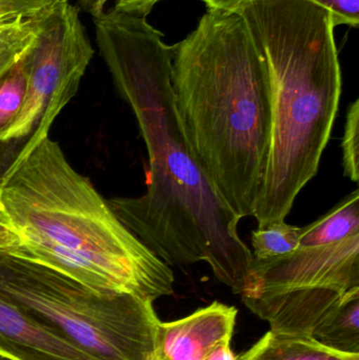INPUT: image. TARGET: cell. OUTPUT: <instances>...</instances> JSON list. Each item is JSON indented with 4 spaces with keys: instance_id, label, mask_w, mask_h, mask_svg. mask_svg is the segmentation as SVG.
I'll list each match as a JSON object with an SVG mask.
<instances>
[{
    "instance_id": "22",
    "label": "cell",
    "mask_w": 359,
    "mask_h": 360,
    "mask_svg": "<svg viewBox=\"0 0 359 360\" xmlns=\"http://www.w3.org/2000/svg\"><path fill=\"white\" fill-rule=\"evenodd\" d=\"M208 10L223 11V12L237 13L247 4L255 0H202Z\"/></svg>"
},
{
    "instance_id": "16",
    "label": "cell",
    "mask_w": 359,
    "mask_h": 360,
    "mask_svg": "<svg viewBox=\"0 0 359 360\" xmlns=\"http://www.w3.org/2000/svg\"><path fill=\"white\" fill-rule=\"evenodd\" d=\"M343 168L345 176L353 182L359 180V99L350 103L346 117L343 141Z\"/></svg>"
},
{
    "instance_id": "20",
    "label": "cell",
    "mask_w": 359,
    "mask_h": 360,
    "mask_svg": "<svg viewBox=\"0 0 359 360\" xmlns=\"http://www.w3.org/2000/svg\"><path fill=\"white\" fill-rule=\"evenodd\" d=\"M160 0H115L113 10L136 16L147 17Z\"/></svg>"
},
{
    "instance_id": "15",
    "label": "cell",
    "mask_w": 359,
    "mask_h": 360,
    "mask_svg": "<svg viewBox=\"0 0 359 360\" xmlns=\"http://www.w3.org/2000/svg\"><path fill=\"white\" fill-rule=\"evenodd\" d=\"M303 228L291 226L285 220L273 221L253 231L251 243L253 258L270 259L292 253L299 249Z\"/></svg>"
},
{
    "instance_id": "3",
    "label": "cell",
    "mask_w": 359,
    "mask_h": 360,
    "mask_svg": "<svg viewBox=\"0 0 359 360\" xmlns=\"http://www.w3.org/2000/svg\"><path fill=\"white\" fill-rule=\"evenodd\" d=\"M174 46L175 105L194 158L236 215L253 216L271 141L265 61L240 13L207 11Z\"/></svg>"
},
{
    "instance_id": "11",
    "label": "cell",
    "mask_w": 359,
    "mask_h": 360,
    "mask_svg": "<svg viewBox=\"0 0 359 360\" xmlns=\"http://www.w3.org/2000/svg\"><path fill=\"white\" fill-rule=\"evenodd\" d=\"M237 360H359V355L337 352L307 336L269 331Z\"/></svg>"
},
{
    "instance_id": "2",
    "label": "cell",
    "mask_w": 359,
    "mask_h": 360,
    "mask_svg": "<svg viewBox=\"0 0 359 360\" xmlns=\"http://www.w3.org/2000/svg\"><path fill=\"white\" fill-rule=\"evenodd\" d=\"M0 212L23 256L103 293L154 302L174 273L115 215L50 136L27 139L0 186Z\"/></svg>"
},
{
    "instance_id": "25",
    "label": "cell",
    "mask_w": 359,
    "mask_h": 360,
    "mask_svg": "<svg viewBox=\"0 0 359 360\" xmlns=\"http://www.w3.org/2000/svg\"><path fill=\"white\" fill-rule=\"evenodd\" d=\"M0 251H1V252H6V250L4 249V247H2L1 245H0Z\"/></svg>"
},
{
    "instance_id": "19",
    "label": "cell",
    "mask_w": 359,
    "mask_h": 360,
    "mask_svg": "<svg viewBox=\"0 0 359 360\" xmlns=\"http://www.w3.org/2000/svg\"><path fill=\"white\" fill-rule=\"evenodd\" d=\"M27 139H29L0 141V186H1L4 175L15 162L22 148L25 147Z\"/></svg>"
},
{
    "instance_id": "5",
    "label": "cell",
    "mask_w": 359,
    "mask_h": 360,
    "mask_svg": "<svg viewBox=\"0 0 359 360\" xmlns=\"http://www.w3.org/2000/svg\"><path fill=\"white\" fill-rule=\"evenodd\" d=\"M0 297L99 360H157L153 302L96 291L46 264L0 251Z\"/></svg>"
},
{
    "instance_id": "10",
    "label": "cell",
    "mask_w": 359,
    "mask_h": 360,
    "mask_svg": "<svg viewBox=\"0 0 359 360\" xmlns=\"http://www.w3.org/2000/svg\"><path fill=\"white\" fill-rule=\"evenodd\" d=\"M311 338L337 352L359 355V288L348 292L322 317Z\"/></svg>"
},
{
    "instance_id": "1",
    "label": "cell",
    "mask_w": 359,
    "mask_h": 360,
    "mask_svg": "<svg viewBox=\"0 0 359 360\" xmlns=\"http://www.w3.org/2000/svg\"><path fill=\"white\" fill-rule=\"evenodd\" d=\"M99 53L130 105L149 155L147 191L107 200L118 219L169 266L204 262L234 294L246 289L253 254L240 216L202 172L177 115L175 46L147 17L105 11L94 18Z\"/></svg>"
},
{
    "instance_id": "14",
    "label": "cell",
    "mask_w": 359,
    "mask_h": 360,
    "mask_svg": "<svg viewBox=\"0 0 359 360\" xmlns=\"http://www.w3.org/2000/svg\"><path fill=\"white\" fill-rule=\"evenodd\" d=\"M25 57L0 78V141H6L22 111L27 84Z\"/></svg>"
},
{
    "instance_id": "6",
    "label": "cell",
    "mask_w": 359,
    "mask_h": 360,
    "mask_svg": "<svg viewBox=\"0 0 359 360\" xmlns=\"http://www.w3.org/2000/svg\"><path fill=\"white\" fill-rule=\"evenodd\" d=\"M359 288V233L339 243L253 258L242 302L275 334L311 338L322 317Z\"/></svg>"
},
{
    "instance_id": "7",
    "label": "cell",
    "mask_w": 359,
    "mask_h": 360,
    "mask_svg": "<svg viewBox=\"0 0 359 360\" xmlns=\"http://www.w3.org/2000/svg\"><path fill=\"white\" fill-rule=\"evenodd\" d=\"M94 56L79 8L61 2L38 21L37 37L25 55L27 94L6 141L40 139L75 96Z\"/></svg>"
},
{
    "instance_id": "12",
    "label": "cell",
    "mask_w": 359,
    "mask_h": 360,
    "mask_svg": "<svg viewBox=\"0 0 359 360\" xmlns=\"http://www.w3.org/2000/svg\"><path fill=\"white\" fill-rule=\"evenodd\" d=\"M358 233L359 191L355 190L322 217L303 226L299 248L331 245Z\"/></svg>"
},
{
    "instance_id": "4",
    "label": "cell",
    "mask_w": 359,
    "mask_h": 360,
    "mask_svg": "<svg viewBox=\"0 0 359 360\" xmlns=\"http://www.w3.org/2000/svg\"><path fill=\"white\" fill-rule=\"evenodd\" d=\"M237 13L271 84V141L253 214L261 228L286 219L318 174L343 79L330 11L312 0H255Z\"/></svg>"
},
{
    "instance_id": "17",
    "label": "cell",
    "mask_w": 359,
    "mask_h": 360,
    "mask_svg": "<svg viewBox=\"0 0 359 360\" xmlns=\"http://www.w3.org/2000/svg\"><path fill=\"white\" fill-rule=\"evenodd\" d=\"M70 0H0V21L17 18L35 19Z\"/></svg>"
},
{
    "instance_id": "9",
    "label": "cell",
    "mask_w": 359,
    "mask_h": 360,
    "mask_svg": "<svg viewBox=\"0 0 359 360\" xmlns=\"http://www.w3.org/2000/svg\"><path fill=\"white\" fill-rule=\"evenodd\" d=\"M0 354L15 360H99L1 297Z\"/></svg>"
},
{
    "instance_id": "18",
    "label": "cell",
    "mask_w": 359,
    "mask_h": 360,
    "mask_svg": "<svg viewBox=\"0 0 359 360\" xmlns=\"http://www.w3.org/2000/svg\"><path fill=\"white\" fill-rule=\"evenodd\" d=\"M318 6L330 11L337 25L358 27L359 25V0H312Z\"/></svg>"
},
{
    "instance_id": "13",
    "label": "cell",
    "mask_w": 359,
    "mask_h": 360,
    "mask_svg": "<svg viewBox=\"0 0 359 360\" xmlns=\"http://www.w3.org/2000/svg\"><path fill=\"white\" fill-rule=\"evenodd\" d=\"M39 18L0 21V78L31 50Z\"/></svg>"
},
{
    "instance_id": "23",
    "label": "cell",
    "mask_w": 359,
    "mask_h": 360,
    "mask_svg": "<svg viewBox=\"0 0 359 360\" xmlns=\"http://www.w3.org/2000/svg\"><path fill=\"white\" fill-rule=\"evenodd\" d=\"M231 340H221L213 347L204 360H237L231 349Z\"/></svg>"
},
{
    "instance_id": "21",
    "label": "cell",
    "mask_w": 359,
    "mask_h": 360,
    "mask_svg": "<svg viewBox=\"0 0 359 360\" xmlns=\"http://www.w3.org/2000/svg\"><path fill=\"white\" fill-rule=\"evenodd\" d=\"M0 245L4 250L12 253H18L21 249V243L12 226L4 215L0 213Z\"/></svg>"
},
{
    "instance_id": "24",
    "label": "cell",
    "mask_w": 359,
    "mask_h": 360,
    "mask_svg": "<svg viewBox=\"0 0 359 360\" xmlns=\"http://www.w3.org/2000/svg\"><path fill=\"white\" fill-rule=\"evenodd\" d=\"M79 1L82 8L88 12L91 16L96 18L105 12V6L110 0H79Z\"/></svg>"
},
{
    "instance_id": "8",
    "label": "cell",
    "mask_w": 359,
    "mask_h": 360,
    "mask_svg": "<svg viewBox=\"0 0 359 360\" xmlns=\"http://www.w3.org/2000/svg\"><path fill=\"white\" fill-rule=\"evenodd\" d=\"M237 310L214 302L193 314L158 326L157 360H204L213 347L231 340Z\"/></svg>"
}]
</instances>
